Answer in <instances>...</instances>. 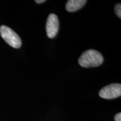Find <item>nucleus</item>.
Listing matches in <instances>:
<instances>
[{
    "instance_id": "1",
    "label": "nucleus",
    "mask_w": 121,
    "mask_h": 121,
    "mask_svg": "<svg viewBox=\"0 0 121 121\" xmlns=\"http://www.w3.org/2000/svg\"><path fill=\"white\" fill-rule=\"evenodd\" d=\"M103 60V57L100 53L95 50L89 49L81 54L78 62L81 67L90 68L100 66Z\"/></svg>"
},
{
    "instance_id": "2",
    "label": "nucleus",
    "mask_w": 121,
    "mask_h": 121,
    "mask_svg": "<svg viewBox=\"0 0 121 121\" xmlns=\"http://www.w3.org/2000/svg\"><path fill=\"white\" fill-rule=\"evenodd\" d=\"M0 34L4 41L12 47L19 48L22 45L20 38L8 26L2 25L0 27Z\"/></svg>"
},
{
    "instance_id": "3",
    "label": "nucleus",
    "mask_w": 121,
    "mask_h": 121,
    "mask_svg": "<svg viewBox=\"0 0 121 121\" xmlns=\"http://www.w3.org/2000/svg\"><path fill=\"white\" fill-rule=\"evenodd\" d=\"M99 96L105 99H112L121 95V85L111 84L104 87L100 90Z\"/></svg>"
},
{
    "instance_id": "4",
    "label": "nucleus",
    "mask_w": 121,
    "mask_h": 121,
    "mask_svg": "<svg viewBox=\"0 0 121 121\" xmlns=\"http://www.w3.org/2000/svg\"><path fill=\"white\" fill-rule=\"evenodd\" d=\"M59 29V20L56 15L51 13L48 16L46 23L47 35L49 38L56 36Z\"/></svg>"
},
{
    "instance_id": "5",
    "label": "nucleus",
    "mask_w": 121,
    "mask_h": 121,
    "mask_svg": "<svg viewBox=\"0 0 121 121\" xmlns=\"http://www.w3.org/2000/svg\"><path fill=\"white\" fill-rule=\"evenodd\" d=\"M86 0H69L66 4V9L67 11L72 13L80 10L85 4Z\"/></svg>"
},
{
    "instance_id": "6",
    "label": "nucleus",
    "mask_w": 121,
    "mask_h": 121,
    "mask_svg": "<svg viewBox=\"0 0 121 121\" xmlns=\"http://www.w3.org/2000/svg\"><path fill=\"white\" fill-rule=\"evenodd\" d=\"M115 13L119 18H121V4H118L115 6Z\"/></svg>"
},
{
    "instance_id": "7",
    "label": "nucleus",
    "mask_w": 121,
    "mask_h": 121,
    "mask_svg": "<svg viewBox=\"0 0 121 121\" xmlns=\"http://www.w3.org/2000/svg\"><path fill=\"white\" fill-rule=\"evenodd\" d=\"M115 121H121V113H117L114 116Z\"/></svg>"
},
{
    "instance_id": "8",
    "label": "nucleus",
    "mask_w": 121,
    "mask_h": 121,
    "mask_svg": "<svg viewBox=\"0 0 121 121\" xmlns=\"http://www.w3.org/2000/svg\"><path fill=\"white\" fill-rule=\"evenodd\" d=\"M45 1V0H35V2L37 3V4H42V3L44 2Z\"/></svg>"
}]
</instances>
